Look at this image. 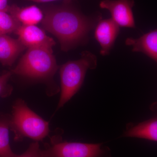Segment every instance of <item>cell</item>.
Returning a JSON list of instances; mask_svg holds the SVG:
<instances>
[{
	"mask_svg": "<svg viewBox=\"0 0 157 157\" xmlns=\"http://www.w3.org/2000/svg\"><path fill=\"white\" fill-rule=\"evenodd\" d=\"M71 2L65 0L61 6L47 7L42 21V27L57 38L61 49L65 52L86 44L90 32L102 19L100 14L86 16Z\"/></svg>",
	"mask_w": 157,
	"mask_h": 157,
	"instance_id": "cell-1",
	"label": "cell"
},
{
	"mask_svg": "<svg viewBox=\"0 0 157 157\" xmlns=\"http://www.w3.org/2000/svg\"><path fill=\"white\" fill-rule=\"evenodd\" d=\"M49 123L29 108L25 101L18 99L12 107L10 129L14 134L15 141L25 137L36 142L42 141L50 133Z\"/></svg>",
	"mask_w": 157,
	"mask_h": 157,
	"instance_id": "cell-2",
	"label": "cell"
},
{
	"mask_svg": "<svg viewBox=\"0 0 157 157\" xmlns=\"http://www.w3.org/2000/svg\"><path fill=\"white\" fill-rule=\"evenodd\" d=\"M97 65L95 55L85 51L82 52L79 59L69 61L61 66V95L57 110L63 107L78 92L83 84L88 70H94Z\"/></svg>",
	"mask_w": 157,
	"mask_h": 157,
	"instance_id": "cell-3",
	"label": "cell"
},
{
	"mask_svg": "<svg viewBox=\"0 0 157 157\" xmlns=\"http://www.w3.org/2000/svg\"><path fill=\"white\" fill-rule=\"evenodd\" d=\"M59 69L53 52L40 48H29L16 67L10 70L12 74L37 81L49 82Z\"/></svg>",
	"mask_w": 157,
	"mask_h": 157,
	"instance_id": "cell-4",
	"label": "cell"
},
{
	"mask_svg": "<svg viewBox=\"0 0 157 157\" xmlns=\"http://www.w3.org/2000/svg\"><path fill=\"white\" fill-rule=\"evenodd\" d=\"M111 151L103 143L92 144L64 141L61 135L51 138L44 149H41V157H111Z\"/></svg>",
	"mask_w": 157,
	"mask_h": 157,
	"instance_id": "cell-5",
	"label": "cell"
},
{
	"mask_svg": "<svg viewBox=\"0 0 157 157\" xmlns=\"http://www.w3.org/2000/svg\"><path fill=\"white\" fill-rule=\"evenodd\" d=\"M134 0H103L99 4L100 8L107 9L111 18L120 26L135 28V18L132 8Z\"/></svg>",
	"mask_w": 157,
	"mask_h": 157,
	"instance_id": "cell-6",
	"label": "cell"
},
{
	"mask_svg": "<svg viewBox=\"0 0 157 157\" xmlns=\"http://www.w3.org/2000/svg\"><path fill=\"white\" fill-rule=\"evenodd\" d=\"M14 33L26 48H40L53 52L55 45L53 39L47 36L45 32L36 25L20 26Z\"/></svg>",
	"mask_w": 157,
	"mask_h": 157,
	"instance_id": "cell-7",
	"label": "cell"
},
{
	"mask_svg": "<svg viewBox=\"0 0 157 157\" xmlns=\"http://www.w3.org/2000/svg\"><path fill=\"white\" fill-rule=\"evenodd\" d=\"M120 27L111 18L101 19L97 24L94 36L101 45L100 54L102 56L108 55L113 48L119 34Z\"/></svg>",
	"mask_w": 157,
	"mask_h": 157,
	"instance_id": "cell-8",
	"label": "cell"
},
{
	"mask_svg": "<svg viewBox=\"0 0 157 157\" xmlns=\"http://www.w3.org/2000/svg\"><path fill=\"white\" fill-rule=\"evenodd\" d=\"M125 44L132 46L134 52H141L157 61V31H151L138 39L127 38Z\"/></svg>",
	"mask_w": 157,
	"mask_h": 157,
	"instance_id": "cell-9",
	"label": "cell"
},
{
	"mask_svg": "<svg viewBox=\"0 0 157 157\" xmlns=\"http://www.w3.org/2000/svg\"><path fill=\"white\" fill-rule=\"evenodd\" d=\"M26 48L19 39L0 35V62L3 66L11 67Z\"/></svg>",
	"mask_w": 157,
	"mask_h": 157,
	"instance_id": "cell-10",
	"label": "cell"
},
{
	"mask_svg": "<svg viewBox=\"0 0 157 157\" xmlns=\"http://www.w3.org/2000/svg\"><path fill=\"white\" fill-rule=\"evenodd\" d=\"M123 137L141 138L152 141L157 140L156 117L140 123L137 125L128 124Z\"/></svg>",
	"mask_w": 157,
	"mask_h": 157,
	"instance_id": "cell-11",
	"label": "cell"
},
{
	"mask_svg": "<svg viewBox=\"0 0 157 157\" xmlns=\"http://www.w3.org/2000/svg\"><path fill=\"white\" fill-rule=\"evenodd\" d=\"M8 13L22 25H35L42 21L43 12L36 6L20 8L17 5L9 6Z\"/></svg>",
	"mask_w": 157,
	"mask_h": 157,
	"instance_id": "cell-12",
	"label": "cell"
},
{
	"mask_svg": "<svg viewBox=\"0 0 157 157\" xmlns=\"http://www.w3.org/2000/svg\"><path fill=\"white\" fill-rule=\"evenodd\" d=\"M11 115L0 113V157H14L9 142Z\"/></svg>",
	"mask_w": 157,
	"mask_h": 157,
	"instance_id": "cell-13",
	"label": "cell"
},
{
	"mask_svg": "<svg viewBox=\"0 0 157 157\" xmlns=\"http://www.w3.org/2000/svg\"><path fill=\"white\" fill-rule=\"evenodd\" d=\"M21 25L9 13L0 11V35L14 33Z\"/></svg>",
	"mask_w": 157,
	"mask_h": 157,
	"instance_id": "cell-14",
	"label": "cell"
},
{
	"mask_svg": "<svg viewBox=\"0 0 157 157\" xmlns=\"http://www.w3.org/2000/svg\"><path fill=\"white\" fill-rule=\"evenodd\" d=\"M12 75L10 71H5L0 73V97L2 98L9 97L12 93L13 87L8 83Z\"/></svg>",
	"mask_w": 157,
	"mask_h": 157,
	"instance_id": "cell-15",
	"label": "cell"
},
{
	"mask_svg": "<svg viewBox=\"0 0 157 157\" xmlns=\"http://www.w3.org/2000/svg\"><path fill=\"white\" fill-rule=\"evenodd\" d=\"M40 151L39 142L36 141L31 143L28 148L22 154L16 155L14 157H41Z\"/></svg>",
	"mask_w": 157,
	"mask_h": 157,
	"instance_id": "cell-16",
	"label": "cell"
},
{
	"mask_svg": "<svg viewBox=\"0 0 157 157\" xmlns=\"http://www.w3.org/2000/svg\"><path fill=\"white\" fill-rule=\"evenodd\" d=\"M9 7L8 0H0V11H4L8 13Z\"/></svg>",
	"mask_w": 157,
	"mask_h": 157,
	"instance_id": "cell-17",
	"label": "cell"
},
{
	"mask_svg": "<svg viewBox=\"0 0 157 157\" xmlns=\"http://www.w3.org/2000/svg\"><path fill=\"white\" fill-rule=\"evenodd\" d=\"M25 1H32V2H35L37 3H45L57 1V0H25Z\"/></svg>",
	"mask_w": 157,
	"mask_h": 157,
	"instance_id": "cell-18",
	"label": "cell"
}]
</instances>
